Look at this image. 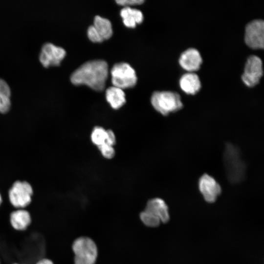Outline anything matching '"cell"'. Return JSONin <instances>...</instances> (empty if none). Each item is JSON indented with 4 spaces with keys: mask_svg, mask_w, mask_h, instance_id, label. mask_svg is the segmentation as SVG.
I'll use <instances>...</instances> for the list:
<instances>
[{
    "mask_svg": "<svg viewBox=\"0 0 264 264\" xmlns=\"http://www.w3.org/2000/svg\"><path fill=\"white\" fill-rule=\"evenodd\" d=\"M108 77V65L101 60L88 61L71 75L70 81L75 85H85L96 91L103 90Z\"/></svg>",
    "mask_w": 264,
    "mask_h": 264,
    "instance_id": "cell-1",
    "label": "cell"
},
{
    "mask_svg": "<svg viewBox=\"0 0 264 264\" xmlns=\"http://www.w3.org/2000/svg\"><path fill=\"white\" fill-rule=\"evenodd\" d=\"M223 157L228 180L233 184L238 183L243 180L245 176L246 167L242 159L239 148L232 144H227Z\"/></svg>",
    "mask_w": 264,
    "mask_h": 264,
    "instance_id": "cell-2",
    "label": "cell"
},
{
    "mask_svg": "<svg viewBox=\"0 0 264 264\" xmlns=\"http://www.w3.org/2000/svg\"><path fill=\"white\" fill-rule=\"evenodd\" d=\"M151 102L154 108L164 116L176 112L183 107L180 95L171 91L154 92Z\"/></svg>",
    "mask_w": 264,
    "mask_h": 264,
    "instance_id": "cell-3",
    "label": "cell"
},
{
    "mask_svg": "<svg viewBox=\"0 0 264 264\" xmlns=\"http://www.w3.org/2000/svg\"><path fill=\"white\" fill-rule=\"evenodd\" d=\"M34 190L27 181L16 180L11 185L8 191L10 203L16 209L25 208L32 200Z\"/></svg>",
    "mask_w": 264,
    "mask_h": 264,
    "instance_id": "cell-4",
    "label": "cell"
},
{
    "mask_svg": "<svg viewBox=\"0 0 264 264\" xmlns=\"http://www.w3.org/2000/svg\"><path fill=\"white\" fill-rule=\"evenodd\" d=\"M72 250L74 254V264H95L98 249L94 242L89 238L81 237L73 242Z\"/></svg>",
    "mask_w": 264,
    "mask_h": 264,
    "instance_id": "cell-5",
    "label": "cell"
},
{
    "mask_svg": "<svg viewBox=\"0 0 264 264\" xmlns=\"http://www.w3.org/2000/svg\"><path fill=\"white\" fill-rule=\"evenodd\" d=\"M113 86L121 89L134 87L137 82L134 69L128 63L115 64L110 70Z\"/></svg>",
    "mask_w": 264,
    "mask_h": 264,
    "instance_id": "cell-6",
    "label": "cell"
},
{
    "mask_svg": "<svg viewBox=\"0 0 264 264\" xmlns=\"http://www.w3.org/2000/svg\"><path fill=\"white\" fill-rule=\"evenodd\" d=\"M244 42L246 44L252 49L264 48V22L263 20H254L246 25Z\"/></svg>",
    "mask_w": 264,
    "mask_h": 264,
    "instance_id": "cell-7",
    "label": "cell"
},
{
    "mask_svg": "<svg viewBox=\"0 0 264 264\" xmlns=\"http://www.w3.org/2000/svg\"><path fill=\"white\" fill-rule=\"evenodd\" d=\"M263 75V62L261 59L254 55L247 59L242 75L243 83L248 87H253L260 82Z\"/></svg>",
    "mask_w": 264,
    "mask_h": 264,
    "instance_id": "cell-8",
    "label": "cell"
},
{
    "mask_svg": "<svg viewBox=\"0 0 264 264\" xmlns=\"http://www.w3.org/2000/svg\"><path fill=\"white\" fill-rule=\"evenodd\" d=\"M66 54V50L63 48L50 43H46L44 44L42 47L39 55V60L45 67L49 66H58L60 65Z\"/></svg>",
    "mask_w": 264,
    "mask_h": 264,
    "instance_id": "cell-9",
    "label": "cell"
},
{
    "mask_svg": "<svg viewBox=\"0 0 264 264\" xmlns=\"http://www.w3.org/2000/svg\"><path fill=\"white\" fill-rule=\"evenodd\" d=\"M198 186L204 199L209 203L215 202L221 192L219 183L213 177L207 174L200 176Z\"/></svg>",
    "mask_w": 264,
    "mask_h": 264,
    "instance_id": "cell-10",
    "label": "cell"
},
{
    "mask_svg": "<svg viewBox=\"0 0 264 264\" xmlns=\"http://www.w3.org/2000/svg\"><path fill=\"white\" fill-rule=\"evenodd\" d=\"M178 62L182 68L189 72H192L199 69L202 59L197 49L189 48L181 54Z\"/></svg>",
    "mask_w": 264,
    "mask_h": 264,
    "instance_id": "cell-11",
    "label": "cell"
},
{
    "mask_svg": "<svg viewBox=\"0 0 264 264\" xmlns=\"http://www.w3.org/2000/svg\"><path fill=\"white\" fill-rule=\"evenodd\" d=\"M10 223L17 231H24L31 224L32 218L29 212L25 208L16 209L9 216Z\"/></svg>",
    "mask_w": 264,
    "mask_h": 264,
    "instance_id": "cell-12",
    "label": "cell"
},
{
    "mask_svg": "<svg viewBox=\"0 0 264 264\" xmlns=\"http://www.w3.org/2000/svg\"><path fill=\"white\" fill-rule=\"evenodd\" d=\"M145 210L156 216L163 223L168 222L170 219L168 206L160 198H155L149 200Z\"/></svg>",
    "mask_w": 264,
    "mask_h": 264,
    "instance_id": "cell-13",
    "label": "cell"
},
{
    "mask_svg": "<svg viewBox=\"0 0 264 264\" xmlns=\"http://www.w3.org/2000/svg\"><path fill=\"white\" fill-rule=\"evenodd\" d=\"M179 84L181 89L185 93L191 95L196 94L201 87L198 76L193 72H187L182 75Z\"/></svg>",
    "mask_w": 264,
    "mask_h": 264,
    "instance_id": "cell-14",
    "label": "cell"
},
{
    "mask_svg": "<svg viewBox=\"0 0 264 264\" xmlns=\"http://www.w3.org/2000/svg\"><path fill=\"white\" fill-rule=\"evenodd\" d=\"M106 98L111 107L114 110L120 108L126 101L125 94L123 89L114 86L107 89Z\"/></svg>",
    "mask_w": 264,
    "mask_h": 264,
    "instance_id": "cell-15",
    "label": "cell"
},
{
    "mask_svg": "<svg viewBox=\"0 0 264 264\" xmlns=\"http://www.w3.org/2000/svg\"><path fill=\"white\" fill-rule=\"evenodd\" d=\"M124 24L128 27L134 28L136 24L140 23L143 20V15L139 10L125 7L120 11Z\"/></svg>",
    "mask_w": 264,
    "mask_h": 264,
    "instance_id": "cell-16",
    "label": "cell"
},
{
    "mask_svg": "<svg viewBox=\"0 0 264 264\" xmlns=\"http://www.w3.org/2000/svg\"><path fill=\"white\" fill-rule=\"evenodd\" d=\"M11 90L8 84L0 78V113H7L10 109Z\"/></svg>",
    "mask_w": 264,
    "mask_h": 264,
    "instance_id": "cell-17",
    "label": "cell"
},
{
    "mask_svg": "<svg viewBox=\"0 0 264 264\" xmlns=\"http://www.w3.org/2000/svg\"><path fill=\"white\" fill-rule=\"evenodd\" d=\"M93 26L103 40L109 39L112 35L111 23L107 19L96 16Z\"/></svg>",
    "mask_w": 264,
    "mask_h": 264,
    "instance_id": "cell-18",
    "label": "cell"
},
{
    "mask_svg": "<svg viewBox=\"0 0 264 264\" xmlns=\"http://www.w3.org/2000/svg\"><path fill=\"white\" fill-rule=\"evenodd\" d=\"M107 138V130L104 128L96 126L91 132L90 139L92 143L97 147L105 143Z\"/></svg>",
    "mask_w": 264,
    "mask_h": 264,
    "instance_id": "cell-19",
    "label": "cell"
},
{
    "mask_svg": "<svg viewBox=\"0 0 264 264\" xmlns=\"http://www.w3.org/2000/svg\"><path fill=\"white\" fill-rule=\"evenodd\" d=\"M140 218L142 222L148 227H157L161 222L158 218L146 210L140 213Z\"/></svg>",
    "mask_w": 264,
    "mask_h": 264,
    "instance_id": "cell-20",
    "label": "cell"
},
{
    "mask_svg": "<svg viewBox=\"0 0 264 264\" xmlns=\"http://www.w3.org/2000/svg\"><path fill=\"white\" fill-rule=\"evenodd\" d=\"M102 155L106 159H111L115 154L114 146L105 143L97 147Z\"/></svg>",
    "mask_w": 264,
    "mask_h": 264,
    "instance_id": "cell-21",
    "label": "cell"
},
{
    "mask_svg": "<svg viewBox=\"0 0 264 264\" xmlns=\"http://www.w3.org/2000/svg\"><path fill=\"white\" fill-rule=\"evenodd\" d=\"M87 33L88 38L93 42L100 43L103 41V39L93 25H91L88 27Z\"/></svg>",
    "mask_w": 264,
    "mask_h": 264,
    "instance_id": "cell-22",
    "label": "cell"
},
{
    "mask_svg": "<svg viewBox=\"0 0 264 264\" xmlns=\"http://www.w3.org/2000/svg\"><path fill=\"white\" fill-rule=\"evenodd\" d=\"M116 3L119 5L130 7V6L139 5L143 3V0H117Z\"/></svg>",
    "mask_w": 264,
    "mask_h": 264,
    "instance_id": "cell-23",
    "label": "cell"
},
{
    "mask_svg": "<svg viewBox=\"0 0 264 264\" xmlns=\"http://www.w3.org/2000/svg\"><path fill=\"white\" fill-rule=\"evenodd\" d=\"M116 141V136L113 131L110 129L107 130V138L105 143L114 146Z\"/></svg>",
    "mask_w": 264,
    "mask_h": 264,
    "instance_id": "cell-24",
    "label": "cell"
},
{
    "mask_svg": "<svg viewBox=\"0 0 264 264\" xmlns=\"http://www.w3.org/2000/svg\"><path fill=\"white\" fill-rule=\"evenodd\" d=\"M35 264H54L52 261L48 258H43L39 260Z\"/></svg>",
    "mask_w": 264,
    "mask_h": 264,
    "instance_id": "cell-25",
    "label": "cell"
},
{
    "mask_svg": "<svg viewBox=\"0 0 264 264\" xmlns=\"http://www.w3.org/2000/svg\"><path fill=\"white\" fill-rule=\"evenodd\" d=\"M2 201H3L2 196L1 193L0 192V206L2 204Z\"/></svg>",
    "mask_w": 264,
    "mask_h": 264,
    "instance_id": "cell-26",
    "label": "cell"
},
{
    "mask_svg": "<svg viewBox=\"0 0 264 264\" xmlns=\"http://www.w3.org/2000/svg\"><path fill=\"white\" fill-rule=\"evenodd\" d=\"M13 264H18V263H14Z\"/></svg>",
    "mask_w": 264,
    "mask_h": 264,
    "instance_id": "cell-27",
    "label": "cell"
},
{
    "mask_svg": "<svg viewBox=\"0 0 264 264\" xmlns=\"http://www.w3.org/2000/svg\"></svg>",
    "mask_w": 264,
    "mask_h": 264,
    "instance_id": "cell-28",
    "label": "cell"
}]
</instances>
